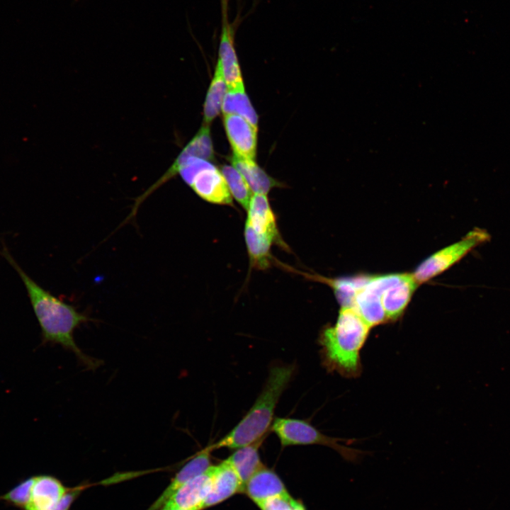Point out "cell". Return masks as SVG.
I'll return each instance as SVG.
<instances>
[{
	"label": "cell",
	"instance_id": "1",
	"mask_svg": "<svg viewBox=\"0 0 510 510\" xmlns=\"http://www.w3.org/2000/svg\"><path fill=\"white\" fill-rule=\"evenodd\" d=\"M4 255L24 283L41 329L42 344L62 346L74 353L81 363L89 370H95L100 366L101 361L84 353L74 337V331L91 319L39 285L21 268L6 250Z\"/></svg>",
	"mask_w": 510,
	"mask_h": 510
},
{
	"label": "cell",
	"instance_id": "2",
	"mask_svg": "<svg viewBox=\"0 0 510 510\" xmlns=\"http://www.w3.org/2000/svg\"><path fill=\"white\" fill-rule=\"evenodd\" d=\"M370 327L353 308L341 307L336 323L320 334L322 362L330 372L356 378L362 372L361 351Z\"/></svg>",
	"mask_w": 510,
	"mask_h": 510
},
{
	"label": "cell",
	"instance_id": "3",
	"mask_svg": "<svg viewBox=\"0 0 510 510\" xmlns=\"http://www.w3.org/2000/svg\"><path fill=\"white\" fill-rule=\"evenodd\" d=\"M295 366L282 365L272 367L265 385L242 420L223 438L209 445L210 448H239L266 438L273 421L279 399L290 382Z\"/></svg>",
	"mask_w": 510,
	"mask_h": 510
},
{
	"label": "cell",
	"instance_id": "4",
	"mask_svg": "<svg viewBox=\"0 0 510 510\" xmlns=\"http://www.w3.org/2000/svg\"><path fill=\"white\" fill-rule=\"evenodd\" d=\"M270 430L278 436L282 446H326L337 451L344 460L352 463H357L364 454L362 450L341 443V441L346 440L327 436L302 419L276 417Z\"/></svg>",
	"mask_w": 510,
	"mask_h": 510
},
{
	"label": "cell",
	"instance_id": "5",
	"mask_svg": "<svg viewBox=\"0 0 510 510\" xmlns=\"http://www.w3.org/2000/svg\"><path fill=\"white\" fill-rule=\"evenodd\" d=\"M177 174L203 200L215 204L232 205V197L220 169L210 161L189 157Z\"/></svg>",
	"mask_w": 510,
	"mask_h": 510
},
{
	"label": "cell",
	"instance_id": "6",
	"mask_svg": "<svg viewBox=\"0 0 510 510\" xmlns=\"http://www.w3.org/2000/svg\"><path fill=\"white\" fill-rule=\"evenodd\" d=\"M489 238L486 230L475 228L461 240L441 249L421 262L412 273L415 280L419 284L428 281L447 270L472 249Z\"/></svg>",
	"mask_w": 510,
	"mask_h": 510
},
{
	"label": "cell",
	"instance_id": "7",
	"mask_svg": "<svg viewBox=\"0 0 510 510\" xmlns=\"http://www.w3.org/2000/svg\"><path fill=\"white\" fill-rule=\"evenodd\" d=\"M192 157L205 159L210 162L214 160L215 152L210 136V125L203 124L194 137L183 148L166 172L142 194L135 198L130 214L133 216L136 215L139 207L144 200L157 189L176 176L179 166L187 159Z\"/></svg>",
	"mask_w": 510,
	"mask_h": 510
},
{
	"label": "cell",
	"instance_id": "8",
	"mask_svg": "<svg viewBox=\"0 0 510 510\" xmlns=\"http://www.w3.org/2000/svg\"><path fill=\"white\" fill-rule=\"evenodd\" d=\"M418 285L413 274H387L380 296L387 322L402 316Z\"/></svg>",
	"mask_w": 510,
	"mask_h": 510
},
{
	"label": "cell",
	"instance_id": "9",
	"mask_svg": "<svg viewBox=\"0 0 510 510\" xmlns=\"http://www.w3.org/2000/svg\"><path fill=\"white\" fill-rule=\"evenodd\" d=\"M387 276H368L354 300L353 309L371 328L387 322L380 299Z\"/></svg>",
	"mask_w": 510,
	"mask_h": 510
},
{
	"label": "cell",
	"instance_id": "10",
	"mask_svg": "<svg viewBox=\"0 0 510 510\" xmlns=\"http://www.w3.org/2000/svg\"><path fill=\"white\" fill-rule=\"evenodd\" d=\"M213 465L181 487L160 510H203L202 505L210 489Z\"/></svg>",
	"mask_w": 510,
	"mask_h": 510
},
{
	"label": "cell",
	"instance_id": "11",
	"mask_svg": "<svg viewBox=\"0 0 510 510\" xmlns=\"http://www.w3.org/2000/svg\"><path fill=\"white\" fill-rule=\"evenodd\" d=\"M224 126L233 154L254 160L256 154L257 129L244 118L225 115Z\"/></svg>",
	"mask_w": 510,
	"mask_h": 510
},
{
	"label": "cell",
	"instance_id": "12",
	"mask_svg": "<svg viewBox=\"0 0 510 510\" xmlns=\"http://www.w3.org/2000/svg\"><path fill=\"white\" fill-rule=\"evenodd\" d=\"M243 492L244 486L238 475L225 460L219 465H213L210 489L203 503L202 509L218 504L234 494Z\"/></svg>",
	"mask_w": 510,
	"mask_h": 510
},
{
	"label": "cell",
	"instance_id": "13",
	"mask_svg": "<svg viewBox=\"0 0 510 510\" xmlns=\"http://www.w3.org/2000/svg\"><path fill=\"white\" fill-rule=\"evenodd\" d=\"M210 446L199 451L188 460L171 480V483L147 510H160L166 502L184 484L205 472L212 466Z\"/></svg>",
	"mask_w": 510,
	"mask_h": 510
},
{
	"label": "cell",
	"instance_id": "14",
	"mask_svg": "<svg viewBox=\"0 0 510 510\" xmlns=\"http://www.w3.org/2000/svg\"><path fill=\"white\" fill-rule=\"evenodd\" d=\"M69 488L51 475H35L24 510H54Z\"/></svg>",
	"mask_w": 510,
	"mask_h": 510
},
{
	"label": "cell",
	"instance_id": "15",
	"mask_svg": "<svg viewBox=\"0 0 510 510\" xmlns=\"http://www.w3.org/2000/svg\"><path fill=\"white\" fill-rule=\"evenodd\" d=\"M257 505L261 502L288 493L279 476L264 466L246 483L244 492Z\"/></svg>",
	"mask_w": 510,
	"mask_h": 510
},
{
	"label": "cell",
	"instance_id": "16",
	"mask_svg": "<svg viewBox=\"0 0 510 510\" xmlns=\"http://www.w3.org/2000/svg\"><path fill=\"white\" fill-rule=\"evenodd\" d=\"M246 210L248 214L246 223L256 232L269 236L278 243L279 233L267 196L253 193Z\"/></svg>",
	"mask_w": 510,
	"mask_h": 510
},
{
	"label": "cell",
	"instance_id": "17",
	"mask_svg": "<svg viewBox=\"0 0 510 510\" xmlns=\"http://www.w3.org/2000/svg\"><path fill=\"white\" fill-rule=\"evenodd\" d=\"M265 438L249 445L237 448L226 460L238 475L243 486L261 468L265 466L259 455V447Z\"/></svg>",
	"mask_w": 510,
	"mask_h": 510
},
{
	"label": "cell",
	"instance_id": "18",
	"mask_svg": "<svg viewBox=\"0 0 510 510\" xmlns=\"http://www.w3.org/2000/svg\"><path fill=\"white\" fill-rule=\"evenodd\" d=\"M230 161L232 165L244 177L252 193L266 195L273 187L278 185L254 160L233 154Z\"/></svg>",
	"mask_w": 510,
	"mask_h": 510
},
{
	"label": "cell",
	"instance_id": "19",
	"mask_svg": "<svg viewBox=\"0 0 510 510\" xmlns=\"http://www.w3.org/2000/svg\"><path fill=\"white\" fill-rule=\"evenodd\" d=\"M223 115L236 114L258 129V115L246 94L244 86L227 89L222 108Z\"/></svg>",
	"mask_w": 510,
	"mask_h": 510
},
{
	"label": "cell",
	"instance_id": "20",
	"mask_svg": "<svg viewBox=\"0 0 510 510\" xmlns=\"http://www.w3.org/2000/svg\"><path fill=\"white\" fill-rule=\"evenodd\" d=\"M244 237L250 261L254 266L260 269L269 266L271 259L270 249L274 240L266 234L256 232L246 223Z\"/></svg>",
	"mask_w": 510,
	"mask_h": 510
},
{
	"label": "cell",
	"instance_id": "21",
	"mask_svg": "<svg viewBox=\"0 0 510 510\" xmlns=\"http://www.w3.org/2000/svg\"><path fill=\"white\" fill-rule=\"evenodd\" d=\"M313 279L327 283L334 292L341 307L353 308L357 293L365 283L368 276L352 278H327L319 276H308Z\"/></svg>",
	"mask_w": 510,
	"mask_h": 510
},
{
	"label": "cell",
	"instance_id": "22",
	"mask_svg": "<svg viewBox=\"0 0 510 510\" xmlns=\"http://www.w3.org/2000/svg\"><path fill=\"white\" fill-rule=\"evenodd\" d=\"M227 86L222 68L217 62L215 74L208 88L203 106V122L209 125L219 115Z\"/></svg>",
	"mask_w": 510,
	"mask_h": 510
},
{
	"label": "cell",
	"instance_id": "23",
	"mask_svg": "<svg viewBox=\"0 0 510 510\" xmlns=\"http://www.w3.org/2000/svg\"><path fill=\"white\" fill-rule=\"evenodd\" d=\"M220 171L232 197L247 210L253 194L244 177L232 165H223Z\"/></svg>",
	"mask_w": 510,
	"mask_h": 510
},
{
	"label": "cell",
	"instance_id": "24",
	"mask_svg": "<svg viewBox=\"0 0 510 510\" xmlns=\"http://www.w3.org/2000/svg\"><path fill=\"white\" fill-rule=\"evenodd\" d=\"M34 480L35 476L22 480L6 494L0 496V501L24 510L28 503Z\"/></svg>",
	"mask_w": 510,
	"mask_h": 510
},
{
	"label": "cell",
	"instance_id": "25",
	"mask_svg": "<svg viewBox=\"0 0 510 510\" xmlns=\"http://www.w3.org/2000/svg\"><path fill=\"white\" fill-rule=\"evenodd\" d=\"M257 506L261 510H306L302 502L288 492L264 500Z\"/></svg>",
	"mask_w": 510,
	"mask_h": 510
},
{
	"label": "cell",
	"instance_id": "26",
	"mask_svg": "<svg viewBox=\"0 0 510 510\" xmlns=\"http://www.w3.org/2000/svg\"><path fill=\"white\" fill-rule=\"evenodd\" d=\"M81 491V487L69 489L54 510H69Z\"/></svg>",
	"mask_w": 510,
	"mask_h": 510
},
{
	"label": "cell",
	"instance_id": "27",
	"mask_svg": "<svg viewBox=\"0 0 510 510\" xmlns=\"http://www.w3.org/2000/svg\"><path fill=\"white\" fill-rule=\"evenodd\" d=\"M79 1V0H74V1Z\"/></svg>",
	"mask_w": 510,
	"mask_h": 510
}]
</instances>
